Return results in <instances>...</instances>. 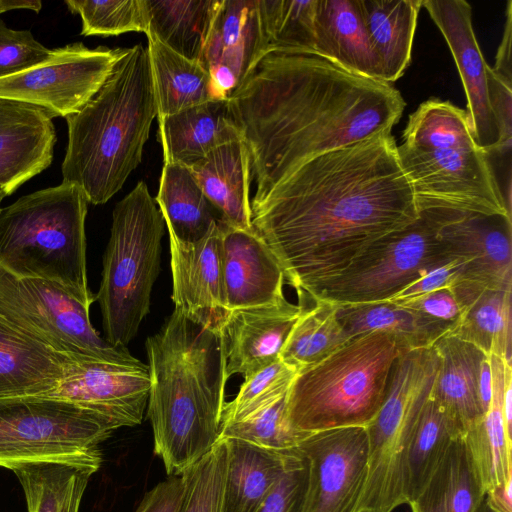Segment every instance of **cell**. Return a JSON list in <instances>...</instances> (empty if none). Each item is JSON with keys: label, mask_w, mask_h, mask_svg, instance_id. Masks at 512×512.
Listing matches in <instances>:
<instances>
[{"label": "cell", "mask_w": 512, "mask_h": 512, "mask_svg": "<svg viewBox=\"0 0 512 512\" xmlns=\"http://www.w3.org/2000/svg\"><path fill=\"white\" fill-rule=\"evenodd\" d=\"M484 496L460 436L449 445L423 489L407 505L411 512H476Z\"/></svg>", "instance_id": "obj_35"}, {"label": "cell", "mask_w": 512, "mask_h": 512, "mask_svg": "<svg viewBox=\"0 0 512 512\" xmlns=\"http://www.w3.org/2000/svg\"><path fill=\"white\" fill-rule=\"evenodd\" d=\"M492 397L482 419L463 436L480 484L486 494L512 479V439L508 437L503 416V396L512 364L489 355Z\"/></svg>", "instance_id": "obj_29"}, {"label": "cell", "mask_w": 512, "mask_h": 512, "mask_svg": "<svg viewBox=\"0 0 512 512\" xmlns=\"http://www.w3.org/2000/svg\"><path fill=\"white\" fill-rule=\"evenodd\" d=\"M312 301L310 307L299 304L301 312L280 353V358L297 372L322 360L350 339L336 318V305Z\"/></svg>", "instance_id": "obj_38"}, {"label": "cell", "mask_w": 512, "mask_h": 512, "mask_svg": "<svg viewBox=\"0 0 512 512\" xmlns=\"http://www.w3.org/2000/svg\"><path fill=\"white\" fill-rule=\"evenodd\" d=\"M151 381L147 364L123 365L92 359L71 360L48 397L72 402L115 425L142 423Z\"/></svg>", "instance_id": "obj_15"}, {"label": "cell", "mask_w": 512, "mask_h": 512, "mask_svg": "<svg viewBox=\"0 0 512 512\" xmlns=\"http://www.w3.org/2000/svg\"><path fill=\"white\" fill-rule=\"evenodd\" d=\"M454 256L464 259L459 281L495 290L512 289V218L463 212L439 230Z\"/></svg>", "instance_id": "obj_18"}, {"label": "cell", "mask_w": 512, "mask_h": 512, "mask_svg": "<svg viewBox=\"0 0 512 512\" xmlns=\"http://www.w3.org/2000/svg\"><path fill=\"white\" fill-rule=\"evenodd\" d=\"M478 395L483 413L487 411L492 397V375L489 355L482 363L478 379Z\"/></svg>", "instance_id": "obj_54"}, {"label": "cell", "mask_w": 512, "mask_h": 512, "mask_svg": "<svg viewBox=\"0 0 512 512\" xmlns=\"http://www.w3.org/2000/svg\"><path fill=\"white\" fill-rule=\"evenodd\" d=\"M163 159L191 166L214 149L243 139L228 100H210L158 119Z\"/></svg>", "instance_id": "obj_25"}, {"label": "cell", "mask_w": 512, "mask_h": 512, "mask_svg": "<svg viewBox=\"0 0 512 512\" xmlns=\"http://www.w3.org/2000/svg\"><path fill=\"white\" fill-rule=\"evenodd\" d=\"M128 48L82 42L51 49L43 62L0 79V98L40 107L54 117L79 112L100 90Z\"/></svg>", "instance_id": "obj_13"}, {"label": "cell", "mask_w": 512, "mask_h": 512, "mask_svg": "<svg viewBox=\"0 0 512 512\" xmlns=\"http://www.w3.org/2000/svg\"><path fill=\"white\" fill-rule=\"evenodd\" d=\"M397 304L454 325L460 317V308L451 288L438 289Z\"/></svg>", "instance_id": "obj_51"}, {"label": "cell", "mask_w": 512, "mask_h": 512, "mask_svg": "<svg viewBox=\"0 0 512 512\" xmlns=\"http://www.w3.org/2000/svg\"><path fill=\"white\" fill-rule=\"evenodd\" d=\"M297 373L279 357L245 378L234 399L224 405L222 425L241 420L286 394Z\"/></svg>", "instance_id": "obj_45"}, {"label": "cell", "mask_w": 512, "mask_h": 512, "mask_svg": "<svg viewBox=\"0 0 512 512\" xmlns=\"http://www.w3.org/2000/svg\"><path fill=\"white\" fill-rule=\"evenodd\" d=\"M228 105L249 150L255 204L309 159L391 134L405 101L389 83L317 54L270 52Z\"/></svg>", "instance_id": "obj_2"}, {"label": "cell", "mask_w": 512, "mask_h": 512, "mask_svg": "<svg viewBox=\"0 0 512 512\" xmlns=\"http://www.w3.org/2000/svg\"><path fill=\"white\" fill-rule=\"evenodd\" d=\"M287 393L241 420L222 425L220 439H237L279 452L295 450L307 435L294 430L288 420Z\"/></svg>", "instance_id": "obj_42"}, {"label": "cell", "mask_w": 512, "mask_h": 512, "mask_svg": "<svg viewBox=\"0 0 512 512\" xmlns=\"http://www.w3.org/2000/svg\"><path fill=\"white\" fill-rule=\"evenodd\" d=\"M184 489L182 474L170 475L145 493L135 512H178Z\"/></svg>", "instance_id": "obj_50"}, {"label": "cell", "mask_w": 512, "mask_h": 512, "mask_svg": "<svg viewBox=\"0 0 512 512\" xmlns=\"http://www.w3.org/2000/svg\"><path fill=\"white\" fill-rule=\"evenodd\" d=\"M168 234L175 311L201 327L222 333L231 310L224 293L219 224L195 243H184Z\"/></svg>", "instance_id": "obj_16"}, {"label": "cell", "mask_w": 512, "mask_h": 512, "mask_svg": "<svg viewBox=\"0 0 512 512\" xmlns=\"http://www.w3.org/2000/svg\"><path fill=\"white\" fill-rule=\"evenodd\" d=\"M206 197L232 227L251 229V159L243 139L222 145L188 167Z\"/></svg>", "instance_id": "obj_26"}, {"label": "cell", "mask_w": 512, "mask_h": 512, "mask_svg": "<svg viewBox=\"0 0 512 512\" xmlns=\"http://www.w3.org/2000/svg\"><path fill=\"white\" fill-rule=\"evenodd\" d=\"M41 8L42 2L38 0H0V14L16 9H27L38 13Z\"/></svg>", "instance_id": "obj_56"}, {"label": "cell", "mask_w": 512, "mask_h": 512, "mask_svg": "<svg viewBox=\"0 0 512 512\" xmlns=\"http://www.w3.org/2000/svg\"><path fill=\"white\" fill-rule=\"evenodd\" d=\"M296 451L307 463L301 512H354L366 476V429L341 427L311 433Z\"/></svg>", "instance_id": "obj_14"}, {"label": "cell", "mask_w": 512, "mask_h": 512, "mask_svg": "<svg viewBox=\"0 0 512 512\" xmlns=\"http://www.w3.org/2000/svg\"><path fill=\"white\" fill-rule=\"evenodd\" d=\"M418 207L443 206L463 212H507L487 156L478 146H397ZM512 218V217H511Z\"/></svg>", "instance_id": "obj_12"}, {"label": "cell", "mask_w": 512, "mask_h": 512, "mask_svg": "<svg viewBox=\"0 0 512 512\" xmlns=\"http://www.w3.org/2000/svg\"><path fill=\"white\" fill-rule=\"evenodd\" d=\"M50 53L29 30L11 29L0 19V79L43 62Z\"/></svg>", "instance_id": "obj_46"}, {"label": "cell", "mask_w": 512, "mask_h": 512, "mask_svg": "<svg viewBox=\"0 0 512 512\" xmlns=\"http://www.w3.org/2000/svg\"><path fill=\"white\" fill-rule=\"evenodd\" d=\"M438 365L429 349L406 351L395 361L384 402L365 427L366 476L354 512H393L406 504L407 452Z\"/></svg>", "instance_id": "obj_8"}, {"label": "cell", "mask_w": 512, "mask_h": 512, "mask_svg": "<svg viewBox=\"0 0 512 512\" xmlns=\"http://www.w3.org/2000/svg\"><path fill=\"white\" fill-rule=\"evenodd\" d=\"M102 458L41 460L10 469L18 478L28 512H78L88 481Z\"/></svg>", "instance_id": "obj_30"}, {"label": "cell", "mask_w": 512, "mask_h": 512, "mask_svg": "<svg viewBox=\"0 0 512 512\" xmlns=\"http://www.w3.org/2000/svg\"><path fill=\"white\" fill-rule=\"evenodd\" d=\"M251 222L299 302L419 215L392 134L319 154L251 204Z\"/></svg>", "instance_id": "obj_1"}, {"label": "cell", "mask_w": 512, "mask_h": 512, "mask_svg": "<svg viewBox=\"0 0 512 512\" xmlns=\"http://www.w3.org/2000/svg\"><path fill=\"white\" fill-rule=\"evenodd\" d=\"M314 53L354 74L383 81L359 0H316Z\"/></svg>", "instance_id": "obj_23"}, {"label": "cell", "mask_w": 512, "mask_h": 512, "mask_svg": "<svg viewBox=\"0 0 512 512\" xmlns=\"http://www.w3.org/2000/svg\"><path fill=\"white\" fill-rule=\"evenodd\" d=\"M512 1L509 0L506 9V22L501 43L496 54L495 65L491 67L494 73L504 82L512 85Z\"/></svg>", "instance_id": "obj_52"}, {"label": "cell", "mask_w": 512, "mask_h": 512, "mask_svg": "<svg viewBox=\"0 0 512 512\" xmlns=\"http://www.w3.org/2000/svg\"><path fill=\"white\" fill-rule=\"evenodd\" d=\"M155 201L168 233L178 241L195 243L206 237L221 216L187 166L163 159Z\"/></svg>", "instance_id": "obj_33"}, {"label": "cell", "mask_w": 512, "mask_h": 512, "mask_svg": "<svg viewBox=\"0 0 512 512\" xmlns=\"http://www.w3.org/2000/svg\"><path fill=\"white\" fill-rule=\"evenodd\" d=\"M336 318L348 338L380 331L408 350L433 346L454 326L391 301L336 305Z\"/></svg>", "instance_id": "obj_32"}, {"label": "cell", "mask_w": 512, "mask_h": 512, "mask_svg": "<svg viewBox=\"0 0 512 512\" xmlns=\"http://www.w3.org/2000/svg\"><path fill=\"white\" fill-rule=\"evenodd\" d=\"M402 143L420 148L478 146L467 111L439 99L423 102L409 116Z\"/></svg>", "instance_id": "obj_40"}, {"label": "cell", "mask_w": 512, "mask_h": 512, "mask_svg": "<svg viewBox=\"0 0 512 512\" xmlns=\"http://www.w3.org/2000/svg\"><path fill=\"white\" fill-rule=\"evenodd\" d=\"M71 360L0 319V397L49 395Z\"/></svg>", "instance_id": "obj_27"}, {"label": "cell", "mask_w": 512, "mask_h": 512, "mask_svg": "<svg viewBox=\"0 0 512 512\" xmlns=\"http://www.w3.org/2000/svg\"><path fill=\"white\" fill-rule=\"evenodd\" d=\"M224 293L230 310L280 302L285 275L275 255L253 228L219 223Z\"/></svg>", "instance_id": "obj_19"}, {"label": "cell", "mask_w": 512, "mask_h": 512, "mask_svg": "<svg viewBox=\"0 0 512 512\" xmlns=\"http://www.w3.org/2000/svg\"><path fill=\"white\" fill-rule=\"evenodd\" d=\"M6 196L5 192L0 188V203Z\"/></svg>", "instance_id": "obj_58"}, {"label": "cell", "mask_w": 512, "mask_h": 512, "mask_svg": "<svg viewBox=\"0 0 512 512\" xmlns=\"http://www.w3.org/2000/svg\"><path fill=\"white\" fill-rule=\"evenodd\" d=\"M489 101L498 124L500 138L497 147L512 145V85L504 82L489 66L487 72Z\"/></svg>", "instance_id": "obj_49"}, {"label": "cell", "mask_w": 512, "mask_h": 512, "mask_svg": "<svg viewBox=\"0 0 512 512\" xmlns=\"http://www.w3.org/2000/svg\"><path fill=\"white\" fill-rule=\"evenodd\" d=\"M406 349L391 334L373 331L342 346L295 376L287 417L297 432L367 427L386 397L392 370Z\"/></svg>", "instance_id": "obj_6"}, {"label": "cell", "mask_w": 512, "mask_h": 512, "mask_svg": "<svg viewBox=\"0 0 512 512\" xmlns=\"http://www.w3.org/2000/svg\"><path fill=\"white\" fill-rule=\"evenodd\" d=\"M300 312L287 299L231 310L222 331L227 378L245 379L277 360Z\"/></svg>", "instance_id": "obj_20"}, {"label": "cell", "mask_w": 512, "mask_h": 512, "mask_svg": "<svg viewBox=\"0 0 512 512\" xmlns=\"http://www.w3.org/2000/svg\"><path fill=\"white\" fill-rule=\"evenodd\" d=\"M90 308L55 286L19 278L0 268V319L71 359L140 365L126 347L110 344L93 328Z\"/></svg>", "instance_id": "obj_11"}, {"label": "cell", "mask_w": 512, "mask_h": 512, "mask_svg": "<svg viewBox=\"0 0 512 512\" xmlns=\"http://www.w3.org/2000/svg\"><path fill=\"white\" fill-rule=\"evenodd\" d=\"M463 436L458 426L430 397L410 442L405 465L406 504L423 489L449 445Z\"/></svg>", "instance_id": "obj_39"}, {"label": "cell", "mask_w": 512, "mask_h": 512, "mask_svg": "<svg viewBox=\"0 0 512 512\" xmlns=\"http://www.w3.org/2000/svg\"><path fill=\"white\" fill-rule=\"evenodd\" d=\"M476 512H494L488 505L486 499H485V496L481 502V504L479 505V507L477 508Z\"/></svg>", "instance_id": "obj_57"}, {"label": "cell", "mask_w": 512, "mask_h": 512, "mask_svg": "<svg viewBox=\"0 0 512 512\" xmlns=\"http://www.w3.org/2000/svg\"><path fill=\"white\" fill-rule=\"evenodd\" d=\"M270 53L259 0H219L200 63L210 71L223 68L239 87Z\"/></svg>", "instance_id": "obj_22"}, {"label": "cell", "mask_w": 512, "mask_h": 512, "mask_svg": "<svg viewBox=\"0 0 512 512\" xmlns=\"http://www.w3.org/2000/svg\"><path fill=\"white\" fill-rule=\"evenodd\" d=\"M503 416L506 433L512 439V374L507 378L503 396Z\"/></svg>", "instance_id": "obj_55"}, {"label": "cell", "mask_w": 512, "mask_h": 512, "mask_svg": "<svg viewBox=\"0 0 512 512\" xmlns=\"http://www.w3.org/2000/svg\"><path fill=\"white\" fill-rule=\"evenodd\" d=\"M512 480L490 490L485 494L489 507L494 512H512Z\"/></svg>", "instance_id": "obj_53"}, {"label": "cell", "mask_w": 512, "mask_h": 512, "mask_svg": "<svg viewBox=\"0 0 512 512\" xmlns=\"http://www.w3.org/2000/svg\"><path fill=\"white\" fill-rule=\"evenodd\" d=\"M270 52L314 53L316 0H259Z\"/></svg>", "instance_id": "obj_41"}, {"label": "cell", "mask_w": 512, "mask_h": 512, "mask_svg": "<svg viewBox=\"0 0 512 512\" xmlns=\"http://www.w3.org/2000/svg\"><path fill=\"white\" fill-rule=\"evenodd\" d=\"M88 201L74 184L35 191L0 208V268L43 279L90 308L85 220Z\"/></svg>", "instance_id": "obj_5"}, {"label": "cell", "mask_w": 512, "mask_h": 512, "mask_svg": "<svg viewBox=\"0 0 512 512\" xmlns=\"http://www.w3.org/2000/svg\"><path fill=\"white\" fill-rule=\"evenodd\" d=\"M410 224L379 238L345 269L308 296L335 305L387 301L429 271L458 257L439 238V230L463 211L418 207Z\"/></svg>", "instance_id": "obj_9"}, {"label": "cell", "mask_w": 512, "mask_h": 512, "mask_svg": "<svg viewBox=\"0 0 512 512\" xmlns=\"http://www.w3.org/2000/svg\"><path fill=\"white\" fill-rule=\"evenodd\" d=\"M156 116L150 60L139 43L128 48L94 97L66 117L62 182L79 187L88 203H106L140 164Z\"/></svg>", "instance_id": "obj_4"}, {"label": "cell", "mask_w": 512, "mask_h": 512, "mask_svg": "<svg viewBox=\"0 0 512 512\" xmlns=\"http://www.w3.org/2000/svg\"><path fill=\"white\" fill-rule=\"evenodd\" d=\"M439 366L431 390L434 400L464 434L483 417L478 379L487 356L473 344L444 335L434 344Z\"/></svg>", "instance_id": "obj_24"}, {"label": "cell", "mask_w": 512, "mask_h": 512, "mask_svg": "<svg viewBox=\"0 0 512 512\" xmlns=\"http://www.w3.org/2000/svg\"><path fill=\"white\" fill-rule=\"evenodd\" d=\"M52 119L40 107L0 98V188L7 196L50 166Z\"/></svg>", "instance_id": "obj_21"}, {"label": "cell", "mask_w": 512, "mask_h": 512, "mask_svg": "<svg viewBox=\"0 0 512 512\" xmlns=\"http://www.w3.org/2000/svg\"><path fill=\"white\" fill-rule=\"evenodd\" d=\"M146 36L158 119L215 100L201 63L177 54L149 33Z\"/></svg>", "instance_id": "obj_36"}, {"label": "cell", "mask_w": 512, "mask_h": 512, "mask_svg": "<svg viewBox=\"0 0 512 512\" xmlns=\"http://www.w3.org/2000/svg\"><path fill=\"white\" fill-rule=\"evenodd\" d=\"M453 55L467 97V114L476 144L487 150L500 138L492 111L485 62L473 25L472 8L464 0H422Z\"/></svg>", "instance_id": "obj_17"}, {"label": "cell", "mask_w": 512, "mask_h": 512, "mask_svg": "<svg viewBox=\"0 0 512 512\" xmlns=\"http://www.w3.org/2000/svg\"><path fill=\"white\" fill-rule=\"evenodd\" d=\"M64 3L80 16L83 36L147 32L143 0H66Z\"/></svg>", "instance_id": "obj_44"}, {"label": "cell", "mask_w": 512, "mask_h": 512, "mask_svg": "<svg viewBox=\"0 0 512 512\" xmlns=\"http://www.w3.org/2000/svg\"><path fill=\"white\" fill-rule=\"evenodd\" d=\"M465 262L464 259L457 258L445 265L434 268L404 287L387 301L399 303L438 289L451 288L459 281Z\"/></svg>", "instance_id": "obj_48"}, {"label": "cell", "mask_w": 512, "mask_h": 512, "mask_svg": "<svg viewBox=\"0 0 512 512\" xmlns=\"http://www.w3.org/2000/svg\"><path fill=\"white\" fill-rule=\"evenodd\" d=\"M145 346L154 453L168 476L182 474L221 437L228 381L223 336L174 310Z\"/></svg>", "instance_id": "obj_3"}, {"label": "cell", "mask_w": 512, "mask_h": 512, "mask_svg": "<svg viewBox=\"0 0 512 512\" xmlns=\"http://www.w3.org/2000/svg\"><path fill=\"white\" fill-rule=\"evenodd\" d=\"M227 465V444L220 439L182 473L185 489L178 512H222Z\"/></svg>", "instance_id": "obj_43"}, {"label": "cell", "mask_w": 512, "mask_h": 512, "mask_svg": "<svg viewBox=\"0 0 512 512\" xmlns=\"http://www.w3.org/2000/svg\"><path fill=\"white\" fill-rule=\"evenodd\" d=\"M306 482L307 463L295 449L285 471L258 512H301Z\"/></svg>", "instance_id": "obj_47"}, {"label": "cell", "mask_w": 512, "mask_h": 512, "mask_svg": "<svg viewBox=\"0 0 512 512\" xmlns=\"http://www.w3.org/2000/svg\"><path fill=\"white\" fill-rule=\"evenodd\" d=\"M115 429L105 417L67 400L0 397V466L102 458L99 445Z\"/></svg>", "instance_id": "obj_10"}, {"label": "cell", "mask_w": 512, "mask_h": 512, "mask_svg": "<svg viewBox=\"0 0 512 512\" xmlns=\"http://www.w3.org/2000/svg\"><path fill=\"white\" fill-rule=\"evenodd\" d=\"M219 0H143L147 33L200 63Z\"/></svg>", "instance_id": "obj_37"}, {"label": "cell", "mask_w": 512, "mask_h": 512, "mask_svg": "<svg viewBox=\"0 0 512 512\" xmlns=\"http://www.w3.org/2000/svg\"><path fill=\"white\" fill-rule=\"evenodd\" d=\"M165 226L163 215L143 181L113 209L95 297L104 338L114 346L126 347L149 313Z\"/></svg>", "instance_id": "obj_7"}, {"label": "cell", "mask_w": 512, "mask_h": 512, "mask_svg": "<svg viewBox=\"0 0 512 512\" xmlns=\"http://www.w3.org/2000/svg\"><path fill=\"white\" fill-rule=\"evenodd\" d=\"M224 440L228 465L222 512H258L294 450L279 452L237 439Z\"/></svg>", "instance_id": "obj_31"}, {"label": "cell", "mask_w": 512, "mask_h": 512, "mask_svg": "<svg viewBox=\"0 0 512 512\" xmlns=\"http://www.w3.org/2000/svg\"><path fill=\"white\" fill-rule=\"evenodd\" d=\"M359 3L382 80L390 84L410 64L422 0H359Z\"/></svg>", "instance_id": "obj_34"}, {"label": "cell", "mask_w": 512, "mask_h": 512, "mask_svg": "<svg viewBox=\"0 0 512 512\" xmlns=\"http://www.w3.org/2000/svg\"><path fill=\"white\" fill-rule=\"evenodd\" d=\"M451 290L460 308V317L448 335L478 347L487 355L511 362V294L467 281H458Z\"/></svg>", "instance_id": "obj_28"}]
</instances>
